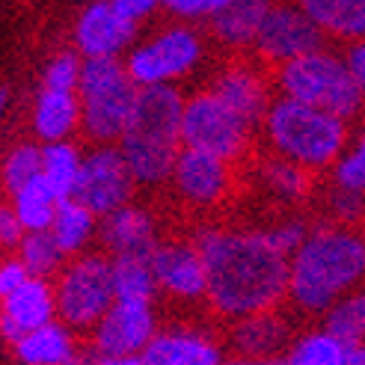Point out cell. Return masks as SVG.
I'll return each instance as SVG.
<instances>
[{
	"label": "cell",
	"mask_w": 365,
	"mask_h": 365,
	"mask_svg": "<svg viewBox=\"0 0 365 365\" xmlns=\"http://www.w3.org/2000/svg\"><path fill=\"white\" fill-rule=\"evenodd\" d=\"M205 264V294L226 315L273 309L288 291V259L273 252L262 235L205 232L196 238Z\"/></svg>",
	"instance_id": "6da1fadb"
},
{
	"label": "cell",
	"mask_w": 365,
	"mask_h": 365,
	"mask_svg": "<svg viewBox=\"0 0 365 365\" xmlns=\"http://www.w3.org/2000/svg\"><path fill=\"white\" fill-rule=\"evenodd\" d=\"M181 96L170 83L137 86L131 104V116L122 131V160L134 181L158 185L170 178L175 155L181 149L178 128H181Z\"/></svg>",
	"instance_id": "7a4b0ae2"
},
{
	"label": "cell",
	"mask_w": 365,
	"mask_h": 365,
	"mask_svg": "<svg viewBox=\"0 0 365 365\" xmlns=\"http://www.w3.org/2000/svg\"><path fill=\"white\" fill-rule=\"evenodd\" d=\"M365 267V247L354 232L324 229L306 238L294 262L288 264V291L303 309L333 306L341 291H348Z\"/></svg>",
	"instance_id": "3957f363"
},
{
	"label": "cell",
	"mask_w": 365,
	"mask_h": 365,
	"mask_svg": "<svg viewBox=\"0 0 365 365\" xmlns=\"http://www.w3.org/2000/svg\"><path fill=\"white\" fill-rule=\"evenodd\" d=\"M267 134L277 152L306 170L327 167L344 145V122L324 107L279 98L267 107Z\"/></svg>",
	"instance_id": "277c9868"
},
{
	"label": "cell",
	"mask_w": 365,
	"mask_h": 365,
	"mask_svg": "<svg viewBox=\"0 0 365 365\" xmlns=\"http://www.w3.org/2000/svg\"><path fill=\"white\" fill-rule=\"evenodd\" d=\"M75 93L89 137L101 143L119 140L137 96V83L128 78L125 66L116 57H86V63H81Z\"/></svg>",
	"instance_id": "5b68a950"
},
{
	"label": "cell",
	"mask_w": 365,
	"mask_h": 365,
	"mask_svg": "<svg viewBox=\"0 0 365 365\" xmlns=\"http://www.w3.org/2000/svg\"><path fill=\"white\" fill-rule=\"evenodd\" d=\"M279 86L285 89V98L324 107L327 113L339 116L341 122L354 119L362 104V83L341 60L324 51L303 53V57L282 63Z\"/></svg>",
	"instance_id": "8992f818"
},
{
	"label": "cell",
	"mask_w": 365,
	"mask_h": 365,
	"mask_svg": "<svg viewBox=\"0 0 365 365\" xmlns=\"http://www.w3.org/2000/svg\"><path fill=\"white\" fill-rule=\"evenodd\" d=\"M247 122L235 116L229 107H223L211 93L190 98L181 107V128L178 143L185 149L211 152L223 160L238 158L247 143Z\"/></svg>",
	"instance_id": "52a82bcc"
},
{
	"label": "cell",
	"mask_w": 365,
	"mask_h": 365,
	"mask_svg": "<svg viewBox=\"0 0 365 365\" xmlns=\"http://www.w3.org/2000/svg\"><path fill=\"white\" fill-rule=\"evenodd\" d=\"M57 312L68 327H96L98 318L113 303V285H110V262L89 255V259L75 262L53 291Z\"/></svg>",
	"instance_id": "ba28073f"
},
{
	"label": "cell",
	"mask_w": 365,
	"mask_h": 365,
	"mask_svg": "<svg viewBox=\"0 0 365 365\" xmlns=\"http://www.w3.org/2000/svg\"><path fill=\"white\" fill-rule=\"evenodd\" d=\"M199 53V39L185 30V27H173L167 33H160L158 39L149 45L137 48L125 63V71L137 86H149V83H167L173 78H181L196 66Z\"/></svg>",
	"instance_id": "9c48e42d"
},
{
	"label": "cell",
	"mask_w": 365,
	"mask_h": 365,
	"mask_svg": "<svg viewBox=\"0 0 365 365\" xmlns=\"http://www.w3.org/2000/svg\"><path fill=\"white\" fill-rule=\"evenodd\" d=\"M134 178L128 173L119 149H98L86 160L81 158V170L71 187V199H78L96 217H104L128 202Z\"/></svg>",
	"instance_id": "30bf717a"
},
{
	"label": "cell",
	"mask_w": 365,
	"mask_h": 365,
	"mask_svg": "<svg viewBox=\"0 0 365 365\" xmlns=\"http://www.w3.org/2000/svg\"><path fill=\"white\" fill-rule=\"evenodd\" d=\"M252 42L259 45L262 53H267L270 60L288 63L294 57H303V53L321 51L324 33L300 6H277L273 4Z\"/></svg>",
	"instance_id": "8fae6325"
},
{
	"label": "cell",
	"mask_w": 365,
	"mask_h": 365,
	"mask_svg": "<svg viewBox=\"0 0 365 365\" xmlns=\"http://www.w3.org/2000/svg\"><path fill=\"white\" fill-rule=\"evenodd\" d=\"M155 333V318L149 303L113 300L96 324V348L98 354H140Z\"/></svg>",
	"instance_id": "7c38bea8"
},
{
	"label": "cell",
	"mask_w": 365,
	"mask_h": 365,
	"mask_svg": "<svg viewBox=\"0 0 365 365\" xmlns=\"http://www.w3.org/2000/svg\"><path fill=\"white\" fill-rule=\"evenodd\" d=\"M170 175L175 178V187L187 202L214 205L229 187V160L181 145Z\"/></svg>",
	"instance_id": "4fadbf2b"
},
{
	"label": "cell",
	"mask_w": 365,
	"mask_h": 365,
	"mask_svg": "<svg viewBox=\"0 0 365 365\" xmlns=\"http://www.w3.org/2000/svg\"><path fill=\"white\" fill-rule=\"evenodd\" d=\"M155 285L175 297H202L205 294V264L196 244H160L149 255Z\"/></svg>",
	"instance_id": "5bb4252c"
},
{
	"label": "cell",
	"mask_w": 365,
	"mask_h": 365,
	"mask_svg": "<svg viewBox=\"0 0 365 365\" xmlns=\"http://www.w3.org/2000/svg\"><path fill=\"white\" fill-rule=\"evenodd\" d=\"M53 315H57V303L51 285L42 277H27L24 285H18L0 303V333L9 341H18L36 327L53 321Z\"/></svg>",
	"instance_id": "9a60e30c"
},
{
	"label": "cell",
	"mask_w": 365,
	"mask_h": 365,
	"mask_svg": "<svg viewBox=\"0 0 365 365\" xmlns=\"http://www.w3.org/2000/svg\"><path fill=\"white\" fill-rule=\"evenodd\" d=\"M137 24L122 18L110 0L93 4L78 24V48L86 57H116V53L131 42Z\"/></svg>",
	"instance_id": "2e32d148"
},
{
	"label": "cell",
	"mask_w": 365,
	"mask_h": 365,
	"mask_svg": "<svg viewBox=\"0 0 365 365\" xmlns=\"http://www.w3.org/2000/svg\"><path fill=\"white\" fill-rule=\"evenodd\" d=\"M101 238L113 250V255H122V259L149 262L152 250L158 247L152 217L140 208H131V205H119L116 211L104 214Z\"/></svg>",
	"instance_id": "e0dca14e"
},
{
	"label": "cell",
	"mask_w": 365,
	"mask_h": 365,
	"mask_svg": "<svg viewBox=\"0 0 365 365\" xmlns=\"http://www.w3.org/2000/svg\"><path fill=\"white\" fill-rule=\"evenodd\" d=\"M143 365H223V356L214 344L190 330L152 333L140 351Z\"/></svg>",
	"instance_id": "ac0fdd59"
},
{
	"label": "cell",
	"mask_w": 365,
	"mask_h": 365,
	"mask_svg": "<svg viewBox=\"0 0 365 365\" xmlns=\"http://www.w3.org/2000/svg\"><path fill=\"white\" fill-rule=\"evenodd\" d=\"M211 96L247 125H255L267 110V89L250 68H229L226 75L217 78Z\"/></svg>",
	"instance_id": "d6986e66"
},
{
	"label": "cell",
	"mask_w": 365,
	"mask_h": 365,
	"mask_svg": "<svg viewBox=\"0 0 365 365\" xmlns=\"http://www.w3.org/2000/svg\"><path fill=\"white\" fill-rule=\"evenodd\" d=\"M270 6L273 0H226L211 15L214 30L229 45H250L264 21V15L270 12Z\"/></svg>",
	"instance_id": "ffe728a7"
},
{
	"label": "cell",
	"mask_w": 365,
	"mask_h": 365,
	"mask_svg": "<svg viewBox=\"0 0 365 365\" xmlns=\"http://www.w3.org/2000/svg\"><path fill=\"white\" fill-rule=\"evenodd\" d=\"M81 125V101L78 93H60V89H42L36 101V131L42 140L53 143L68 137Z\"/></svg>",
	"instance_id": "44dd1931"
},
{
	"label": "cell",
	"mask_w": 365,
	"mask_h": 365,
	"mask_svg": "<svg viewBox=\"0 0 365 365\" xmlns=\"http://www.w3.org/2000/svg\"><path fill=\"white\" fill-rule=\"evenodd\" d=\"M15 348H18L21 362H27V365H66L68 356L75 354L68 330L53 321L30 330L24 339L15 341Z\"/></svg>",
	"instance_id": "7402d4cb"
},
{
	"label": "cell",
	"mask_w": 365,
	"mask_h": 365,
	"mask_svg": "<svg viewBox=\"0 0 365 365\" xmlns=\"http://www.w3.org/2000/svg\"><path fill=\"white\" fill-rule=\"evenodd\" d=\"M285 341V324L264 309V312H252V315H244L241 318V327L235 330V344L238 351L247 354L250 359H262V356H270L282 348Z\"/></svg>",
	"instance_id": "603a6c76"
},
{
	"label": "cell",
	"mask_w": 365,
	"mask_h": 365,
	"mask_svg": "<svg viewBox=\"0 0 365 365\" xmlns=\"http://www.w3.org/2000/svg\"><path fill=\"white\" fill-rule=\"evenodd\" d=\"M300 9L339 36H362L365 30V0H300Z\"/></svg>",
	"instance_id": "cb8c5ba5"
},
{
	"label": "cell",
	"mask_w": 365,
	"mask_h": 365,
	"mask_svg": "<svg viewBox=\"0 0 365 365\" xmlns=\"http://www.w3.org/2000/svg\"><path fill=\"white\" fill-rule=\"evenodd\" d=\"M93 226H96V214L86 205H81L78 199L66 196L57 202V211L51 217L48 232L53 235V241H57V247L63 252H75L86 244L89 235H93Z\"/></svg>",
	"instance_id": "d4e9b609"
},
{
	"label": "cell",
	"mask_w": 365,
	"mask_h": 365,
	"mask_svg": "<svg viewBox=\"0 0 365 365\" xmlns=\"http://www.w3.org/2000/svg\"><path fill=\"white\" fill-rule=\"evenodd\" d=\"M57 193L48 187V181L42 175H36L33 181L21 190H15V217L27 232H39V229H48L51 226V217L57 211Z\"/></svg>",
	"instance_id": "484cf974"
},
{
	"label": "cell",
	"mask_w": 365,
	"mask_h": 365,
	"mask_svg": "<svg viewBox=\"0 0 365 365\" xmlns=\"http://www.w3.org/2000/svg\"><path fill=\"white\" fill-rule=\"evenodd\" d=\"M110 285H113V300L152 303L155 291H158L149 262L122 259V255H116L113 264H110Z\"/></svg>",
	"instance_id": "4316f807"
},
{
	"label": "cell",
	"mask_w": 365,
	"mask_h": 365,
	"mask_svg": "<svg viewBox=\"0 0 365 365\" xmlns=\"http://www.w3.org/2000/svg\"><path fill=\"white\" fill-rule=\"evenodd\" d=\"M78 170H81V152L71 143L53 140L42 149V178L48 181V187L57 193V199L71 196Z\"/></svg>",
	"instance_id": "83f0119b"
},
{
	"label": "cell",
	"mask_w": 365,
	"mask_h": 365,
	"mask_svg": "<svg viewBox=\"0 0 365 365\" xmlns=\"http://www.w3.org/2000/svg\"><path fill=\"white\" fill-rule=\"evenodd\" d=\"M21 244V264L27 267L30 277H48V273H53L60 267L63 262V250L57 247V241H53V235L48 229H39V232H27V238L18 241Z\"/></svg>",
	"instance_id": "f1b7e54d"
},
{
	"label": "cell",
	"mask_w": 365,
	"mask_h": 365,
	"mask_svg": "<svg viewBox=\"0 0 365 365\" xmlns=\"http://www.w3.org/2000/svg\"><path fill=\"white\" fill-rule=\"evenodd\" d=\"M330 315H327V333L333 339H339L341 344H362V330H365V300L359 297H344L341 303L327 306Z\"/></svg>",
	"instance_id": "f546056e"
},
{
	"label": "cell",
	"mask_w": 365,
	"mask_h": 365,
	"mask_svg": "<svg viewBox=\"0 0 365 365\" xmlns=\"http://www.w3.org/2000/svg\"><path fill=\"white\" fill-rule=\"evenodd\" d=\"M344 351L348 344H341L330 333H312L291 348L285 365H339Z\"/></svg>",
	"instance_id": "4dcf8cb0"
},
{
	"label": "cell",
	"mask_w": 365,
	"mask_h": 365,
	"mask_svg": "<svg viewBox=\"0 0 365 365\" xmlns=\"http://www.w3.org/2000/svg\"><path fill=\"white\" fill-rule=\"evenodd\" d=\"M36 175H42V149H36V145H21V149H15L4 167V181H6L9 193L21 190Z\"/></svg>",
	"instance_id": "1f68e13d"
},
{
	"label": "cell",
	"mask_w": 365,
	"mask_h": 365,
	"mask_svg": "<svg viewBox=\"0 0 365 365\" xmlns=\"http://www.w3.org/2000/svg\"><path fill=\"white\" fill-rule=\"evenodd\" d=\"M264 178H267V185L277 190L279 196H285V199H297V196L306 193V175H303V167H297V163H291V160H285V158L267 163Z\"/></svg>",
	"instance_id": "d6a6232c"
},
{
	"label": "cell",
	"mask_w": 365,
	"mask_h": 365,
	"mask_svg": "<svg viewBox=\"0 0 365 365\" xmlns=\"http://www.w3.org/2000/svg\"><path fill=\"white\" fill-rule=\"evenodd\" d=\"M81 78V57L78 53H60L45 71V89H60V93H75Z\"/></svg>",
	"instance_id": "836d02e7"
},
{
	"label": "cell",
	"mask_w": 365,
	"mask_h": 365,
	"mask_svg": "<svg viewBox=\"0 0 365 365\" xmlns=\"http://www.w3.org/2000/svg\"><path fill=\"white\" fill-rule=\"evenodd\" d=\"M336 185L339 190H348V193H362V185H365V149H362V140L359 145L344 155L336 167Z\"/></svg>",
	"instance_id": "e575fe53"
},
{
	"label": "cell",
	"mask_w": 365,
	"mask_h": 365,
	"mask_svg": "<svg viewBox=\"0 0 365 365\" xmlns=\"http://www.w3.org/2000/svg\"><path fill=\"white\" fill-rule=\"evenodd\" d=\"M262 241L273 250V252H279V255H294L297 247L306 241V229L300 223H285V226H277V229H270L262 235Z\"/></svg>",
	"instance_id": "d590c367"
},
{
	"label": "cell",
	"mask_w": 365,
	"mask_h": 365,
	"mask_svg": "<svg viewBox=\"0 0 365 365\" xmlns=\"http://www.w3.org/2000/svg\"><path fill=\"white\" fill-rule=\"evenodd\" d=\"M160 4L167 9H173V12H178V15L199 18V15H214L226 0H160Z\"/></svg>",
	"instance_id": "8d00e7d4"
},
{
	"label": "cell",
	"mask_w": 365,
	"mask_h": 365,
	"mask_svg": "<svg viewBox=\"0 0 365 365\" xmlns=\"http://www.w3.org/2000/svg\"><path fill=\"white\" fill-rule=\"evenodd\" d=\"M27 277H30V273H27V267H24L21 262H6V264H0V300L9 297L18 285H24Z\"/></svg>",
	"instance_id": "74e56055"
},
{
	"label": "cell",
	"mask_w": 365,
	"mask_h": 365,
	"mask_svg": "<svg viewBox=\"0 0 365 365\" xmlns=\"http://www.w3.org/2000/svg\"><path fill=\"white\" fill-rule=\"evenodd\" d=\"M160 4V0H110V6L122 15V18H128V21H140V18H145L155 6Z\"/></svg>",
	"instance_id": "f35d334b"
},
{
	"label": "cell",
	"mask_w": 365,
	"mask_h": 365,
	"mask_svg": "<svg viewBox=\"0 0 365 365\" xmlns=\"http://www.w3.org/2000/svg\"><path fill=\"white\" fill-rule=\"evenodd\" d=\"M24 238V226L18 223V217L12 208H0V244L12 247Z\"/></svg>",
	"instance_id": "ab89813d"
},
{
	"label": "cell",
	"mask_w": 365,
	"mask_h": 365,
	"mask_svg": "<svg viewBox=\"0 0 365 365\" xmlns=\"http://www.w3.org/2000/svg\"><path fill=\"white\" fill-rule=\"evenodd\" d=\"M344 66H348V71L362 83V81H365V48H362V45H354V48L348 51V63H344Z\"/></svg>",
	"instance_id": "60d3db41"
},
{
	"label": "cell",
	"mask_w": 365,
	"mask_h": 365,
	"mask_svg": "<svg viewBox=\"0 0 365 365\" xmlns=\"http://www.w3.org/2000/svg\"><path fill=\"white\" fill-rule=\"evenodd\" d=\"M93 365H143L140 354H122V356H110V354H101Z\"/></svg>",
	"instance_id": "b9f144b4"
},
{
	"label": "cell",
	"mask_w": 365,
	"mask_h": 365,
	"mask_svg": "<svg viewBox=\"0 0 365 365\" xmlns=\"http://www.w3.org/2000/svg\"><path fill=\"white\" fill-rule=\"evenodd\" d=\"M339 365H365V354H362V344H354V348L344 351Z\"/></svg>",
	"instance_id": "7bdbcfd3"
},
{
	"label": "cell",
	"mask_w": 365,
	"mask_h": 365,
	"mask_svg": "<svg viewBox=\"0 0 365 365\" xmlns=\"http://www.w3.org/2000/svg\"><path fill=\"white\" fill-rule=\"evenodd\" d=\"M232 365H285V359H247V362H232Z\"/></svg>",
	"instance_id": "ee69618b"
},
{
	"label": "cell",
	"mask_w": 365,
	"mask_h": 365,
	"mask_svg": "<svg viewBox=\"0 0 365 365\" xmlns=\"http://www.w3.org/2000/svg\"><path fill=\"white\" fill-rule=\"evenodd\" d=\"M6 101H9V93L0 89V119H4V110H6Z\"/></svg>",
	"instance_id": "f6af8a7d"
}]
</instances>
